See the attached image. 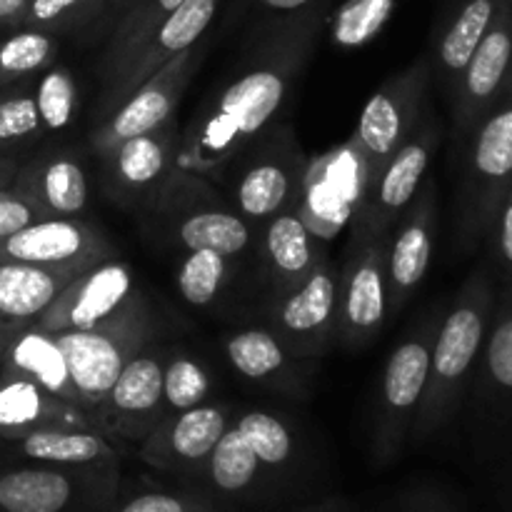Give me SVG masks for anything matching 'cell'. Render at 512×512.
<instances>
[{
  "label": "cell",
  "instance_id": "cell-31",
  "mask_svg": "<svg viewBox=\"0 0 512 512\" xmlns=\"http://www.w3.org/2000/svg\"><path fill=\"white\" fill-rule=\"evenodd\" d=\"M268 470L253 453L248 440L230 420L228 430L210 453L200 478L210 485V490L223 498H243L250 495L265 480Z\"/></svg>",
  "mask_w": 512,
  "mask_h": 512
},
{
  "label": "cell",
  "instance_id": "cell-17",
  "mask_svg": "<svg viewBox=\"0 0 512 512\" xmlns=\"http://www.w3.org/2000/svg\"><path fill=\"white\" fill-rule=\"evenodd\" d=\"M218 5L220 0H183L150 33V38L140 45L138 53L125 63V68L108 85H103V100H100L103 115L113 113L125 98L135 93V88L153 78L165 63L193 48L203 38L208 25L213 23Z\"/></svg>",
  "mask_w": 512,
  "mask_h": 512
},
{
  "label": "cell",
  "instance_id": "cell-35",
  "mask_svg": "<svg viewBox=\"0 0 512 512\" xmlns=\"http://www.w3.org/2000/svg\"><path fill=\"white\" fill-rule=\"evenodd\" d=\"M233 258L215 250H185V258L180 260L175 285L185 303L190 305H210L225 288L233 273Z\"/></svg>",
  "mask_w": 512,
  "mask_h": 512
},
{
  "label": "cell",
  "instance_id": "cell-39",
  "mask_svg": "<svg viewBox=\"0 0 512 512\" xmlns=\"http://www.w3.org/2000/svg\"><path fill=\"white\" fill-rule=\"evenodd\" d=\"M100 3L103 0H30L20 28H35L58 35L93 18L100 10Z\"/></svg>",
  "mask_w": 512,
  "mask_h": 512
},
{
  "label": "cell",
  "instance_id": "cell-32",
  "mask_svg": "<svg viewBox=\"0 0 512 512\" xmlns=\"http://www.w3.org/2000/svg\"><path fill=\"white\" fill-rule=\"evenodd\" d=\"M180 3L183 0H133V8L120 20L118 30H115L113 40L103 55V85H108L125 68V63L138 53L140 45L150 38V33Z\"/></svg>",
  "mask_w": 512,
  "mask_h": 512
},
{
  "label": "cell",
  "instance_id": "cell-5",
  "mask_svg": "<svg viewBox=\"0 0 512 512\" xmlns=\"http://www.w3.org/2000/svg\"><path fill=\"white\" fill-rule=\"evenodd\" d=\"M53 335L68 360L78 405L90 415L110 393L125 363L145 345H150L153 313L145 298H138L123 313L98 328L60 330Z\"/></svg>",
  "mask_w": 512,
  "mask_h": 512
},
{
  "label": "cell",
  "instance_id": "cell-2",
  "mask_svg": "<svg viewBox=\"0 0 512 512\" xmlns=\"http://www.w3.org/2000/svg\"><path fill=\"white\" fill-rule=\"evenodd\" d=\"M495 298V278L488 270H478L465 280L448 313L440 318L430 355L428 390L413 430L418 438L438 433L463 403L483 355Z\"/></svg>",
  "mask_w": 512,
  "mask_h": 512
},
{
  "label": "cell",
  "instance_id": "cell-38",
  "mask_svg": "<svg viewBox=\"0 0 512 512\" xmlns=\"http://www.w3.org/2000/svg\"><path fill=\"white\" fill-rule=\"evenodd\" d=\"M45 135L38 105L23 85L0 90V155Z\"/></svg>",
  "mask_w": 512,
  "mask_h": 512
},
{
  "label": "cell",
  "instance_id": "cell-1",
  "mask_svg": "<svg viewBox=\"0 0 512 512\" xmlns=\"http://www.w3.org/2000/svg\"><path fill=\"white\" fill-rule=\"evenodd\" d=\"M323 8H303L275 25L245 58L238 78L210 95L178 143L175 170L220 175L255 138L278 125L313 53Z\"/></svg>",
  "mask_w": 512,
  "mask_h": 512
},
{
  "label": "cell",
  "instance_id": "cell-8",
  "mask_svg": "<svg viewBox=\"0 0 512 512\" xmlns=\"http://www.w3.org/2000/svg\"><path fill=\"white\" fill-rule=\"evenodd\" d=\"M443 315L423 320L418 330L390 350L380 380L378 418H375V455L390 460L413 435L428 390L430 355Z\"/></svg>",
  "mask_w": 512,
  "mask_h": 512
},
{
  "label": "cell",
  "instance_id": "cell-19",
  "mask_svg": "<svg viewBox=\"0 0 512 512\" xmlns=\"http://www.w3.org/2000/svg\"><path fill=\"white\" fill-rule=\"evenodd\" d=\"M198 55V50L193 48L185 50L178 58L165 63L140 88H135V93L125 98L93 133L95 153L100 155L120 140L143 135L163 125L165 120L175 118L178 103L183 100L185 88L190 85L195 68H198Z\"/></svg>",
  "mask_w": 512,
  "mask_h": 512
},
{
  "label": "cell",
  "instance_id": "cell-12",
  "mask_svg": "<svg viewBox=\"0 0 512 512\" xmlns=\"http://www.w3.org/2000/svg\"><path fill=\"white\" fill-rule=\"evenodd\" d=\"M165 350L145 345L125 363L103 403L90 413L93 428L105 438L138 448L165 418Z\"/></svg>",
  "mask_w": 512,
  "mask_h": 512
},
{
  "label": "cell",
  "instance_id": "cell-37",
  "mask_svg": "<svg viewBox=\"0 0 512 512\" xmlns=\"http://www.w3.org/2000/svg\"><path fill=\"white\" fill-rule=\"evenodd\" d=\"M33 98L45 133L63 130L73 120L75 105H78V85H75L73 73L65 65L53 63L40 73Z\"/></svg>",
  "mask_w": 512,
  "mask_h": 512
},
{
  "label": "cell",
  "instance_id": "cell-13",
  "mask_svg": "<svg viewBox=\"0 0 512 512\" xmlns=\"http://www.w3.org/2000/svg\"><path fill=\"white\" fill-rule=\"evenodd\" d=\"M365 185H368V170L363 155L353 140H348L340 148L308 163L303 193L295 210L315 238L330 240L340 228L353 223Z\"/></svg>",
  "mask_w": 512,
  "mask_h": 512
},
{
  "label": "cell",
  "instance_id": "cell-43",
  "mask_svg": "<svg viewBox=\"0 0 512 512\" xmlns=\"http://www.w3.org/2000/svg\"><path fill=\"white\" fill-rule=\"evenodd\" d=\"M40 218L43 215L35 210V205L25 195H20L13 185L0 190V240L10 238V235Z\"/></svg>",
  "mask_w": 512,
  "mask_h": 512
},
{
  "label": "cell",
  "instance_id": "cell-10",
  "mask_svg": "<svg viewBox=\"0 0 512 512\" xmlns=\"http://www.w3.org/2000/svg\"><path fill=\"white\" fill-rule=\"evenodd\" d=\"M430 75V60H418L410 68L390 75L365 103L350 140L363 155L368 180L418 130L420 120L430 108Z\"/></svg>",
  "mask_w": 512,
  "mask_h": 512
},
{
  "label": "cell",
  "instance_id": "cell-7",
  "mask_svg": "<svg viewBox=\"0 0 512 512\" xmlns=\"http://www.w3.org/2000/svg\"><path fill=\"white\" fill-rule=\"evenodd\" d=\"M115 498L118 465L23 463L0 470V512H108Z\"/></svg>",
  "mask_w": 512,
  "mask_h": 512
},
{
  "label": "cell",
  "instance_id": "cell-14",
  "mask_svg": "<svg viewBox=\"0 0 512 512\" xmlns=\"http://www.w3.org/2000/svg\"><path fill=\"white\" fill-rule=\"evenodd\" d=\"M385 238L365 240L345 250V263L338 270V340L348 350L373 343L390 315Z\"/></svg>",
  "mask_w": 512,
  "mask_h": 512
},
{
  "label": "cell",
  "instance_id": "cell-15",
  "mask_svg": "<svg viewBox=\"0 0 512 512\" xmlns=\"http://www.w3.org/2000/svg\"><path fill=\"white\" fill-rule=\"evenodd\" d=\"M138 298L143 295L138 293L133 270L115 258L100 260L70 280L68 288L55 298V303L40 315L35 325L48 333L98 328L123 313Z\"/></svg>",
  "mask_w": 512,
  "mask_h": 512
},
{
  "label": "cell",
  "instance_id": "cell-41",
  "mask_svg": "<svg viewBox=\"0 0 512 512\" xmlns=\"http://www.w3.org/2000/svg\"><path fill=\"white\" fill-rule=\"evenodd\" d=\"M108 512H215V508L193 493L145 490L128 498H115Z\"/></svg>",
  "mask_w": 512,
  "mask_h": 512
},
{
  "label": "cell",
  "instance_id": "cell-9",
  "mask_svg": "<svg viewBox=\"0 0 512 512\" xmlns=\"http://www.w3.org/2000/svg\"><path fill=\"white\" fill-rule=\"evenodd\" d=\"M153 200L185 250H215L238 258L253 243V225L225 208L198 175L175 170Z\"/></svg>",
  "mask_w": 512,
  "mask_h": 512
},
{
  "label": "cell",
  "instance_id": "cell-45",
  "mask_svg": "<svg viewBox=\"0 0 512 512\" xmlns=\"http://www.w3.org/2000/svg\"><path fill=\"white\" fill-rule=\"evenodd\" d=\"M258 3L270 13H298V10L313 5L315 0H258Z\"/></svg>",
  "mask_w": 512,
  "mask_h": 512
},
{
  "label": "cell",
  "instance_id": "cell-26",
  "mask_svg": "<svg viewBox=\"0 0 512 512\" xmlns=\"http://www.w3.org/2000/svg\"><path fill=\"white\" fill-rule=\"evenodd\" d=\"M260 255H263L265 275L275 295L293 290L328 258L325 240L310 233L295 208L265 220L263 233H260Z\"/></svg>",
  "mask_w": 512,
  "mask_h": 512
},
{
  "label": "cell",
  "instance_id": "cell-47",
  "mask_svg": "<svg viewBox=\"0 0 512 512\" xmlns=\"http://www.w3.org/2000/svg\"><path fill=\"white\" fill-rule=\"evenodd\" d=\"M110 3H115V5H125V3H133V0H110Z\"/></svg>",
  "mask_w": 512,
  "mask_h": 512
},
{
  "label": "cell",
  "instance_id": "cell-24",
  "mask_svg": "<svg viewBox=\"0 0 512 512\" xmlns=\"http://www.w3.org/2000/svg\"><path fill=\"white\" fill-rule=\"evenodd\" d=\"M13 188L35 205L43 218H83L88 210V175L68 153H45L20 163Z\"/></svg>",
  "mask_w": 512,
  "mask_h": 512
},
{
  "label": "cell",
  "instance_id": "cell-48",
  "mask_svg": "<svg viewBox=\"0 0 512 512\" xmlns=\"http://www.w3.org/2000/svg\"><path fill=\"white\" fill-rule=\"evenodd\" d=\"M503 293H508L510 298H512V285H505V288H503Z\"/></svg>",
  "mask_w": 512,
  "mask_h": 512
},
{
  "label": "cell",
  "instance_id": "cell-40",
  "mask_svg": "<svg viewBox=\"0 0 512 512\" xmlns=\"http://www.w3.org/2000/svg\"><path fill=\"white\" fill-rule=\"evenodd\" d=\"M393 10V0H350L338 13V33L345 43H363L373 33H378L380 25Z\"/></svg>",
  "mask_w": 512,
  "mask_h": 512
},
{
  "label": "cell",
  "instance_id": "cell-46",
  "mask_svg": "<svg viewBox=\"0 0 512 512\" xmlns=\"http://www.w3.org/2000/svg\"><path fill=\"white\" fill-rule=\"evenodd\" d=\"M18 168H20V163L13 158V155H0V190H5L13 185Z\"/></svg>",
  "mask_w": 512,
  "mask_h": 512
},
{
  "label": "cell",
  "instance_id": "cell-30",
  "mask_svg": "<svg viewBox=\"0 0 512 512\" xmlns=\"http://www.w3.org/2000/svg\"><path fill=\"white\" fill-rule=\"evenodd\" d=\"M223 348L230 365L243 378L270 385V388H285L295 380L293 363L298 358H293L268 328H248L230 333L223 340Z\"/></svg>",
  "mask_w": 512,
  "mask_h": 512
},
{
  "label": "cell",
  "instance_id": "cell-3",
  "mask_svg": "<svg viewBox=\"0 0 512 512\" xmlns=\"http://www.w3.org/2000/svg\"><path fill=\"white\" fill-rule=\"evenodd\" d=\"M308 163L293 128L278 123L240 150L220 175L230 188L235 213L250 225H263L298 205Z\"/></svg>",
  "mask_w": 512,
  "mask_h": 512
},
{
  "label": "cell",
  "instance_id": "cell-44",
  "mask_svg": "<svg viewBox=\"0 0 512 512\" xmlns=\"http://www.w3.org/2000/svg\"><path fill=\"white\" fill-rule=\"evenodd\" d=\"M30 0H0V28H20Z\"/></svg>",
  "mask_w": 512,
  "mask_h": 512
},
{
  "label": "cell",
  "instance_id": "cell-6",
  "mask_svg": "<svg viewBox=\"0 0 512 512\" xmlns=\"http://www.w3.org/2000/svg\"><path fill=\"white\" fill-rule=\"evenodd\" d=\"M443 130L433 110L420 120L418 130L380 165L378 173L365 185L358 215L350 223L348 248L373 238H385L418 195L428 178Z\"/></svg>",
  "mask_w": 512,
  "mask_h": 512
},
{
  "label": "cell",
  "instance_id": "cell-29",
  "mask_svg": "<svg viewBox=\"0 0 512 512\" xmlns=\"http://www.w3.org/2000/svg\"><path fill=\"white\" fill-rule=\"evenodd\" d=\"M500 3L503 0H463L440 33L438 48H435V65H438L440 80L450 93H453L468 60L473 58L480 40L493 25Z\"/></svg>",
  "mask_w": 512,
  "mask_h": 512
},
{
  "label": "cell",
  "instance_id": "cell-18",
  "mask_svg": "<svg viewBox=\"0 0 512 512\" xmlns=\"http://www.w3.org/2000/svg\"><path fill=\"white\" fill-rule=\"evenodd\" d=\"M438 225L435 183L425 178L418 195L385 238V280H388L390 315L400 313L418 293L430 270Z\"/></svg>",
  "mask_w": 512,
  "mask_h": 512
},
{
  "label": "cell",
  "instance_id": "cell-20",
  "mask_svg": "<svg viewBox=\"0 0 512 512\" xmlns=\"http://www.w3.org/2000/svg\"><path fill=\"white\" fill-rule=\"evenodd\" d=\"M512 73V0L500 3L498 15L485 38L475 48L453 88L455 133L460 140L470 135L478 120L493 108Z\"/></svg>",
  "mask_w": 512,
  "mask_h": 512
},
{
  "label": "cell",
  "instance_id": "cell-11",
  "mask_svg": "<svg viewBox=\"0 0 512 512\" xmlns=\"http://www.w3.org/2000/svg\"><path fill=\"white\" fill-rule=\"evenodd\" d=\"M338 293L340 273L325 258L303 283L275 295L268 330L293 358H323L338 340Z\"/></svg>",
  "mask_w": 512,
  "mask_h": 512
},
{
  "label": "cell",
  "instance_id": "cell-23",
  "mask_svg": "<svg viewBox=\"0 0 512 512\" xmlns=\"http://www.w3.org/2000/svg\"><path fill=\"white\" fill-rule=\"evenodd\" d=\"M90 265H33L0 260V348L55 303L70 280Z\"/></svg>",
  "mask_w": 512,
  "mask_h": 512
},
{
  "label": "cell",
  "instance_id": "cell-22",
  "mask_svg": "<svg viewBox=\"0 0 512 512\" xmlns=\"http://www.w3.org/2000/svg\"><path fill=\"white\" fill-rule=\"evenodd\" d=\"M178 123L165 120L155 130L133 135L100 153L108 183L120 198H155L165 180L175 173Z\"/></svg>",
  "mask_w": 512,
  "mask_h": 512
},
{
  "label": "cell",
  "instance_id": "cell-34",
  "mask_svg": "<svg viewBox=\"0 0 512 512\" xmlns=\"http://www.w3.org/2000/svg\"><path fill=\"white\" fill-rule=\"evenodd\" d=\"M233 425L248 440V445L258 455L268 475L278 473L293 460V430L278 415L268 413V410H245L243 415L233 418Z\"/></svg>",
  "mask_w": 512,
  "mask_h": 512
},
{
  "label": "cell",
  "instance_id": "cell-33",
  "mask_svg": "<svg viewBox=\"0 0 512 512\" xmlns=\"http://www.w3.org/2000/svg\"><path fill=\"white\" fill-rule=\"evenodd\" d=\"M58 58V38L35 28H15L0 40V90L23 85Z\"/></svg>",
  "mask_w": 512,
  "mask_h": 512
},
{
  "label": "cell",
  "instance_id": "cell-25",
  "mask_svg": "<svg viewBox=\"0 0 512 512\" xmlns=\"http://www.w3.org/2000/svg\"><path fill=\"white\" fill-rule=\"evenodd\" d=\"M43 428H93V420L33 380L0 370V443Z\"/></svg>",
  "mask_w": 512,
  "mask_h": 512
},
{
  "label": "cell",
  "instance_id": "cell-36",
  "mask_svg": "<svg viewBox=\"0 0 512 512\" xmlns=\"http://www.w3.org/2000/svg\"><path fill=\"white\" fill-rule=\"evenodd\" d=\"M210 398V375L198 358L180 350H165L163 400L165 415L198 408Z\"/></svg>",
  "mask_w": 512,
  "mask_h": 512
},
{
  "label": "cell",
  "instance_id": "cell-16",
  "mask_svg": "<svg viewBox=\"0 0 512 512\" xmlns=\"http://www.w3.org/2000/svg\"><path fill=\"white\" fill-rule=\"evenodd\" d=\"M233 410L223 403H203L183 413L165 415L158 428L135 448L145 465L163 473L200 478L210 453L228 430Z\"/></svg>",
  "mask_w": 512,
  "mask_h": 512
},
{
  "label": "cell",
  "instance_id": "cell-4",
  "mask_svg": "<svg viewBox=\"0 0 512 512\" xmlns=\"http://www.w3.org/2000/svg\"><path fill=\"white\" fill-rule=\"evenodd\" d=\"M463 143L458 225L465 248H475L488 235L495 210L512 185V73L493 108Z\"/></svg>",
  "mask_w": 512,
  "mask_h": 512
},
{
  "label": "cell",
  "instance_id": "cell-27",
  "mask_svg": "<svg viewBox=\"0 0 512 512\" xmlns=\"http://www.w3.org/2000/svg\"><path fill=\"white\" fill-rule=\"evenodd\" d=\"M20 463L105 468L118 465V450L93 428H43L3 443Z\"/></svg>",
  "mask_w": 512,
  "mask_h": 512
},
{
  "label": "cell",
  "instance_id": "cell-28",
  "mask_svg": "<svg viewBox=\"0 0 512 512\" xmlns=\"http://www.w3.org/2000/svg\"><path fill=\"white\" fill-rule=\"evenodd\" d=\"M0 370L33 380L48 393L78 405V395H75V385L70 380L63 348L53 333L38 328V325L23 328L0 348Z\"/></svg>",
  "mask_w": 512,
  "mask_h": 512
},
{
  "label": "cell",
  "instance_id": "cell-42",
  "mask_svg": "<svg viewBox=\"0 0 512 512\" xmlns=\"http://www.w3.org/2000/svg\"><path fill=\"white\" fill-rule=\"evenodd\" d=\"M485 240L490 243V255H493L495 265V278L500 285H512V185L508 193L500 200L498 210L493 215L488 235Z\"/></svg>",
  "mask_w": 512,
  "mask_h": 512
},
{
  "label": "cell",
  "instance_id": "cell-21",
  "mask_svg": "<svg viewBox=\"0 0 512 512\" xmlns=\"http://www.w3.org/2000/svg\"><path fill=\"white\" fill-rule=\"evenodd\" d=\"M115 258V248L83 218H40L0 240V260L33 265H95Z\"/></svg>",
  "mask_w": 512,
  "mask_h": 512
}]
</instances>
